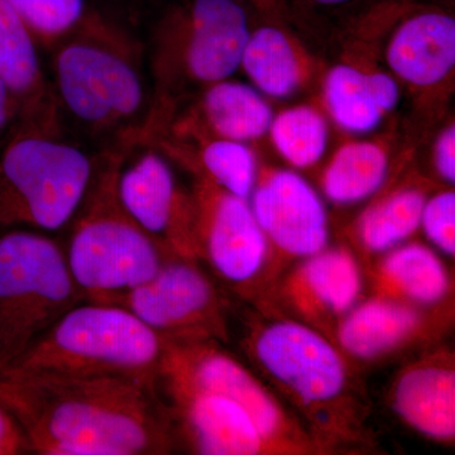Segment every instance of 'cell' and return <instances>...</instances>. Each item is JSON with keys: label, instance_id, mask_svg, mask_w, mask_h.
<instances>
[{"label": "cell", "instance_id": "6da1fadb", "mask_svg": "<svg viewBox=\"0 0 455 455\" xmlns=\"http://www.w3.org/2000/svg\"><path fill=\"white\" fill-rule=\"evenodd\" d=\"M0 403L22 425L33 454H166L175 440L148 379L8 368Z\"/></svg>", "mask_w": 455, "mask_h": 455}, {"label": "cell", "instance_id": "7a4b0ae2", "mask_svg": "<svg viewBox=\"0 0 455 455\" xmlns=\"http://www.w3.org/2000/svg\"><path fill=\"white\" fill-rule=\"evenodd\" d=\"M166 347V340L125 307L83 301L9 368L156 381Z\"/></svg>", "mask_w": 455, "mask_h": 455}, {"label": "cell", "instance_id": "3957f363", "mask_svg": "<svg viewBox=\"0 0 455 455\" xmlns=\"http://www.w3.org/2000/svg\"><path fill=\"white\" fill-rule=\"evenodd\" d=\"M83 301L55 241L29 230L0 235V372Z\"/></svg>", "mask_w": 455, "mask_h": 455}, {"label": "cell", "instance_id": "277c9868", "mask_svg": "<svg viewBox=\"0 0 455 455\" xmlns=\"http://www.w3.org/2000/svg\"><path fill=\"white\" fill-rule=\"evenodd\" d=\"M118 166L107 172L75 224L65 252L84 300L107 304L151 280L169 259L124 212L116 194Z\"/></svg>", "mask_w": 455, "mask_h": 455}, {"label": "cell", "instance_id": "5b68a950", "mask_svg": "<svg viewBox=\"0 0 455 455\" xmlns=\"http://www.w3.org/2000/svg\"><path fill=\"white\" fill-rule=\"evenodd\" d=\"M92 176L88 156L76 147L17 137L0 163V221L60 229L82 206Z\"/></svg>", "mask_w": 455, "mask_h": 455}, {"label": "cell", "instance_id": "8992f818", "mask_svg": "<svg viewBox=\"0 0 455 455\" xmlns=\"http://www.w3.org/2000/svg\"><path fill=\"white\" fill-rule=\"evenodd\" d=\"M107 304L130 310L167 343L215 340L223 331L217 290L190 259L169 257L151 280Z\"/></svg>", "mask_w": 455, "mask_h": 455}, {"label": "cell", "instance_id": "52a82bcc", "mask_svg": "<svg viewBox=\"0 0 455 455\" xmlns=\"http://www.w3.org/2000/svg\"><path fill=\"white\" fill-rule=\"evenodd\" d=\"M56 79L65 106L88 124L127 121L143 106L142 80L133 64L89 38L62 47L56 59Z\"/></svg>", "mask_w": 455, "mask_h": 455}, {"label": "cell", "instance_id": "ba28073f", "mask_svg": "<svg viewBox=\"0 0 455 455\" xmlns=\"http://www.w3.org/2000/svg\"><path fill=\"white\" fill-rule=\"evenodd\" d=\"M124 212L167 256L196 259V204L188 208L163 156L145 152L116 173Z\"/></svg>", "mask_w": 455, "mask_h": 455}, {"label": "cell", "instance_id": "9c48e42d", "mask_svg": "<svg viewBox=\"0 0 455 455\" xmlns=\"http://www.w3.org/2000/svg\"><path fill=\"white\" fill-rule=\"evenodd\" d=\"M197 256L205 257L223 280H252L267 259L269 242L248 200L204 182L196 202Z\"/></svg>", "mask_w": 455, "mask_h": 455}, {"label": "cell", "instance_id": "30bf717a", "mask_svg": "<svg viewBox=\"0 0 455 455\" xmlns=\"http://www.w3.org/2000/svg\"><path fill=\"white\" fill-rule=\"evenodd\" d=\"M254 353L269 376L304 403H329L346 386L339 353L324 337L300 323L268 325L257 338Z\"/></svg>", "mask_w": 455, "mask_h": 455}, {"label": "cell", "instance_id": "8fae6325", "mask_svg": "<svg viewBox=\"0 0 455 455\" xmlns=\"http://www.w3.org/2000/svg\"><path fill=\"white\" fill-rule=\"evenodd\" d=\"M251 208L269 243L292 257L326 248L328 215L323 200L298 173L272 171L254 188Z\"/></svg>", "mask_w": 455, "mask_h": 455}, {"label": "cell", "instance_id": "7c38bea8", "mask_svg": "<svg viewBox=\"0 0 455 455\" xmlns=\"http://www.w3.org/2000/svg\"><path fill=\"white\" fill-rule=\"evenodd\" d=\"M173 20L185 32L182 59L194 80L215 84L238 70L251 36L238 0H191Z\"/></svg>", "mask_w": 455, "mask_h": 455}, {"label": "cell", "instance_id": "4fadbf2b", "mask_svg": "<svg viewBox=\"0 0 455 455\" xmlns=\"http://www.w3.org/2000/svg\"><path fill=\"white\" fill-rule=\"evenodd\" d=\"M388 66L416 86L435 85L455 65V20L440 12L415 14L403 23L388 44Z\"/></svg>", "mask_w": 455, "mask_h": 455}, {"label": "cell", "instance_id": "5bb4252c", "mask_svg": "<svg viewBox=\"0 0 455 455\" xmlns=\"http://www.w3.org/2000/svg\"><path fill=\"white\" fill-rule=\"evenodd\" d=\"M324 94L331 118L350 133H368L400 100L396 80L383 73H363L338 65L326 75Z\"/></svg>", "mask_w": 455, "mask_h": 455}, {"label": "cell", "instance_id": "9a60e30c", "mask_svg": "<svg viewBox=\"0 0 455 455\" xmlns=\"http://www.w3.org/2000/svg\"><path fill=\"white\" fill-rule=\"evenodd\" d=\"M361 269L353 254L341 248L320 251L305 259L290 280V295L309 315H340L357 301Z\"/></svg>", "mask_w": 455, "mask_h": 455}, {"label": "cell", "instance_id": "2e32d148", "mask_svg": "<svg viewBox=\"0 0 455 455\" xmlns=\"http://www.w3.org/2000/svg\"><path fill=\"white\" fill-rule=\"evenodd\" d=\"M394 405L401 418L424 435L436 440H453V368L423 364L407 371L395 388Z\"/></svg>", "mask_w": 455, "mask_h": 455}, {"label": "cell", "instance_id": "e0dca14e", "mask_svg": "<svg viewBox=\"0 0 455 455\" xmlns=\"http://www.w3.org/2000/svg\"><path fill=\"white\" fill-rule=\"evenodd\" d=\"M420 319L411 305L379 296L350 311L341 322L338 338L355 357H379L414 333Z\"/></svg>", "mask_w": 455, "mask_h": 455}, {"label": "cell", "instance_id": "ac0fdd59", "mask_svg": "<svg viewBox=\"0 0 455 455\" xmlns=\"http://www.w3.org/2000/svg\"><path fill=\"white\" fill-rule=\"evenodd\" d=\"M379 289L381 296L406 304H435L447 295V269L423 244L395 247L379 265Z\"/></svg>", "mask_w": 455, "mask_h": 455}, {"label": "cell", "instance_id": "d6986e66", "mask_svg": "<svg viewBox=\"0 0 455 455\" xmlns=\"http://www.w3.org/2000/svg\"><path fill=\"white\" fill-rule=\"evenodd\" d=\"M206 122L218 139L245 142L265 136L274 114L252 86L242 83L212 84L203 99Z\"/></svg>", "mask_w": 455, "mask_h": 455}, {"label": "cell", "instance_id": "ffe728a7", "mask_svg": "<svg viewBox=\"0 0 455 455\" xmlns=\"http://www.w3.org/2000/svg\"><path fill=\"white\" fill-rule=\"evenodd\" d=\"M241 66L268 97H290L301 83L299 57L289 37L276 27H260L251 33Z\"/></svg>", "mask_w": 455, "mask_h": 455}, {"label": "cell", "instance_id": "44dd1931", "mask_svg": "<svg viewBox=\"0 0 455 455\" xmlns=\"http://www.w3.org/2000/svg\"><path fill=\"white\" fill-rule=\"evenodd\" d=\"M387 173L388 157L382 147L371 142L347 143L326 169L323 188L331 202L348 205L373 196Z\"/></svg>", "mask_w": 455, "mask_h": 455}, {"label": "cell", "instance_id": "7402d4cb", "mask_svg": "<svg viewBox=\"0 0 455 455\" xmlns=\"http://www.w3.org/2000/svg\"><path fill=\"white\" fill-rule=\"evenodd\" d=\"M0 77L14 100L31 99L41 86L32 32L9 0H0Z\"/></svg>", "mask_w": 455, "mask_h": 455}, {"label": "cell", "instance_id": "603a6c76", "mask_svg": "<svg viewBox=\"0 0 455 455\" xmlns=\"http://www.w3.org/2000/svg\"><path fill=\"white\" fill-rule=\"evenodd\" d=\"M425 196L419 190L397 191L368 209L359 220L361 243L370 252H386L420 227Z\"/></svg>", "mask_w": 455, "mask_h": 455}, {"label": "cell", "instance_id": "cb8c5ba5", "mask_svg": "<svg viewBox=\"0 0 455 455\" xmlns=\"http://www.w3.org/2000/svg\"><path fill=\"white\" fill-rule=\"evenodd\" d=\"M268 132L284 160L300 169L315 164L328 146L329 128L324 116L307 106L278 114Z\"/></svg>", "mask_w": 455, "mask_h": 455}, {"label": "cell", "instance_id": "d4e9b609", "mask_svg": "<svg viewBox=\"0 0 455 455\" xmlns=\"http://www.w3.org/2000/svg\"><path fill=\"white\" fill-rule=\"evenodd\" d=\"M208 181L241 199L252 196L257 182V161L252 149L238 140H211L202 151Z\"/></svg>", "mask_w": 455, "mask_h": 455}, {"label": "cell", "instance_id": "484cf974", "mask_svg": "<svg viewBox=\"0 0 455 455\" xmlns=\"http://www.w3.org/2000/svg\"><path fill=\"white\" fill-rule=\"evenodd\" d=\"M33 36L55 38L85 17V0H9Z\"/></svg>", "mask_w": 455, "mask_h": 455}, {"label": "cell", "instance_id": "4316f807", "mask_svg": "<svg viewBox=\"0 0 455 455\" xmlns=\"http://www.w3.org/2000/svg\"><path fill=\"white\" fill-rule=\"evenodd\" d=\"M420 226L425 235L439 250L454 256L455 253V196L445 191L425 202Z\"/></svg>", "mask_w": 455, "mask_h": 455}, {"label": "cell", "instance_id": "83f0119b", "mask_svg": "<svg viewBox=\"0 0 455 455\" xmlns=\"http://www.w3.org/2000/svg\"><path fill=\"white\" fill-rule=\"evenodd\" d=\"M33 454L25 429L16 416L0 403V455Z\"/></svg>", "mask_w": 455, "mask_h": 455}, {"label": "cell", "instance_id": "f1b7e54d", "mask_svg": "<svg viewBox=\"0 0 455 455\" xmlns=\"http://www.w3.org/2000/svg\"><path fill=\"white\" fill-rule=\"evenodd\" d=\"M435 164L439 175L451 184L455 181V127L447 128L440 134L435 147Z\"/></svg>", "mask_w": 455, "mask_h": 455}, {"label": "cell", "instance_id": "f546056e", "mask_svg": "<svg viewBox=\"0 0 455 455\" xmlns=\"http://www.w3.org/2000/svg\"><path fill=\"white\" fill-rule=\"evenodd\" d=\"M14 98L7 84L0 77V131L7 124L9 116L13 109Z\"/></svg>", "mask_w": 455, "mask_h": 455}, {"label": "cell", "instance_id": "4dcf8cb0", "mask_svg": "<svg viewBox=\"0 0 455 455\" xmlns=\"http://www.w3.org/2000/svg\"><path fill=\"white\" fill-rule=\"evenodd\" d=\"M310 2L315 3L317 5H323V7H339V5L347 4L352 0H310Z\"/></svg>", "mask_w": 455, "mask_h": 455}]
</instances>
